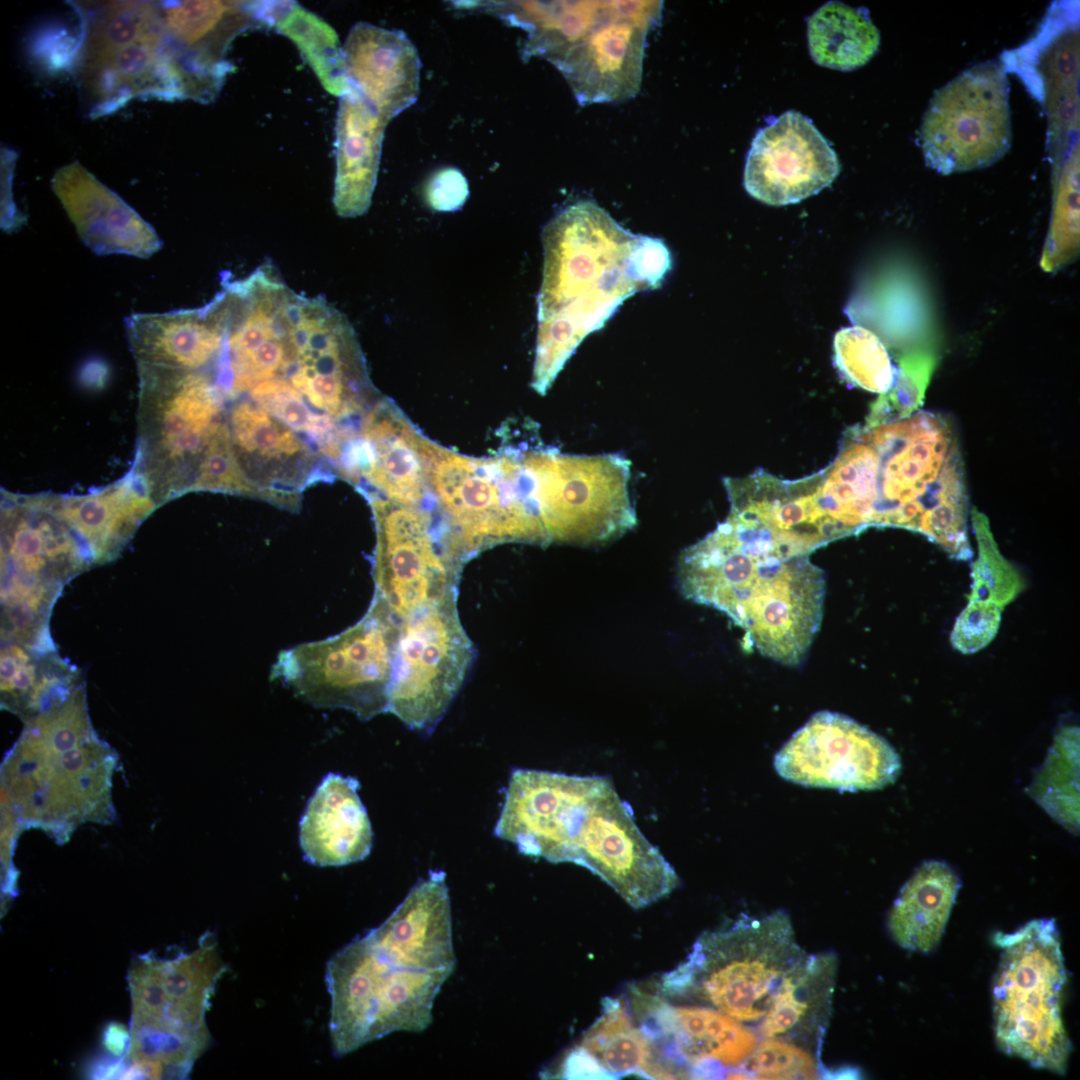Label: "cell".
<instances>
[{"mask_svg": "<svg viewBox=\"0 0 1080 1080\" xmlns=\"http://www.w3.org/2000/svg\"><path fill=\"white\" fill-rule=\"evenodd\" d=\"M453 972L398 966L363 935L352 940L326 964L334 1055L345 1056L396 1031L425 1030L434 1000Z\"/></svg>", "mask_w": 1080, "mask_h": 1080, "instance_id": "11", "label": "cell"}, {"mask_svg": "<svg viewBox=\"0 0 1080 1080\" xmlns=\"http://www.w3.org/2000/svg\"><path fill=\"white\" fill-rule=\"evenodd\" d=\"M994 942L1001 948L992 981L998 1048L1064 1075L1072 1044L1062 1019L1067 973L1055 921L1034 919L1014 932L996 933Z\"/></svg>", "mask_w": 1080, "mask_h": 1080, "instance_id": "9", "label": "cell"}, {"mask_svg": "<svg viewBox=\"0 0 1080 1080\" xmlns=\"http://www.w3.org/2000/svg\"><path fill=\"white\" fill-rule=\"evenodd\" d=\"M138 443L133 469L163 503L190 491L202 453L225 420L210 371L137 364Z\"/></svg>", "mask_w": 1080, "mask_h": 1080, "instance_id": "12", "label": "cell"}, {"mask_svg": "<svg viewBox=\"0 0 1080 1080\" xmlns=\"http://www.w3.org/2000/svg\"><path fill=\"white\" fill-rule=\"evenodd\" d=\"M51 185L78 236L95 254L147 259L162 248L155 229L79 162L59 168Z\"/></svg>", "mask_w": 1080, "mask_h": 1080, "instance_id": "25", "label": "cell"}, {"mask_svg": "<svg viewBox=\"0 0 1080 1080\" xmlns=\"http://www.w3.org/2000/svg\"><path fill=\"white\" fill-rule=\"evenodd\" d=\"M376 531L374 596L398 620L417 609L457 596L463 563L454 554L435 514L379 497L369 499Z\"/></svg>", "mask_w": 1080, "mask_h": 1080, "instance_id": "18", "label": "cell"}, {"mask_svg": "<svg viewBox=\"0 0 1080 1080\" xmlns=\"http://www.w3.org/2000/svg\"><path fill=\"white\" fill-rule=\"evenodd\" d=\"M590 1057L606 1078L641 1075L649 1078L683 1077L656 1040L637 1025L624 1000L607 997L602 1012L576 1047Z\"/></svg>", "mask_w": 1080, "mask_h": 1080, "instance_id": "34", "label": "cell"}, {"mask_svg": "<svg viewBox=\"0 0 1080 1080\" xmlns=\"http://www.w3.org/2000/svg\"><path fill=\"white\" fill-rule=\"evenodd\" d=\"M1001 621V609L993 601L970 600L958 615L950 634L952 646L963 654H972L988 645Z\"/></svg>", "mask_w": 1080, "mask_h": 1080, "instance_id": "44", "label": "cell"}, {"mask_svg": "<svg viewBox=\"0 0 1080 1080\" xmlns=\"http://www.w3.org/2000/svg\"><path fill=\"white\" fill-rule=\"evenodd\" d=\"M136 364L186 371H211L223 344L222 301L165 313H135L125 319Z\"/></svg>", "mask_w": 1080, "mask_h": 1080, "instance_id": "28", "label": "cell"}, {"mask_svg": "<svg viewBox=\"0 0 1080 1080\" xmlns=\"http://www.w3.org/2000/svg\"><path fill=\"white\" fill-rule=\"evenodd\" d=\"M840 169L836 152L812 120L789 110L753 138L744 187L767 205L795 204L830 186Z\"/></svg>", "mask_w": 1080, "mask_h": 1080, "instance_id": "21", "label": "cell"}, {"mask_svg": "<svg viewBox=\"0 0 1080 1080\" xmlns=\"http://www.w3.org/2000/svg\"><path fill=\"white\" fill-rule=\"evenodd\" d=\"M353 777L327 774L300 820L299 842L312 865L344 866L365 859L372 848L371 824Z\"/></svg>", "mask_w": 1080, "mask_h": 1080, "instance_id": "30", "label": "cell"}, {"mask_svg": "<svg viewBox=\"0 0 1080 1080\" xmlns=\"http://www.w3.org/2000/svg\"><path fill=\"white\" fill-rule=\"evenodd\" d=\"M428 205L440 212L459 210L469 196V187L463 173L454 167L435 172L425 185Z\"/></svg>", "mask_w": 1080, "mask_h": 1080, "instance_id": "45", "label": "cell"}, {"mask_svg": "<svg viewBox=\"0 0 1080 1080\" xmlns=\"http://www.w3.org/2000/svg\"><path fill=\"white\" fill-rule=\"evenodd\" d=\"M387 124L352 88L340 97L335 124L333 193L334 208L339 216L352 218L368 211Z\"/></svg>", "mask_w": 1080, "mask_h": 1080, "instance_id": "31", "label": "cell"}, {"mask_svg": "<svg viewBox=\"0 0 1080 1080\" xmlns=\"http://www.w3.org/2000/svg\"><path fill=\"white\" fill-rule=\"evenodd\" d=\"M91 566L53 493L1 490L2 639L34 644L48 636L50 612L63 586Z\"/></svg>", "mask_w": 1080, "mask_h": 1080, "instance_id": "10", "label": "cell"}, {"mask_svg": "<svg viewBox=\"0 0 1080 1080\" xmlns=\"http://www.w3.org/2000/svg\"><path fill=\"white\" fill-rule=\"evenodd\" d=\"M961 880L944 861L923 862L901 888L887 919L892 939L912 952L929 953L940 943Z\"/></svg>", "mask_w": 1080, "mask_h": 1080, "instance_id": "33", "label": "cell"}, {"mask_svg": "<svg viewBox=\"0 0 1080 1080\" xmlns=\"http://www.w3.org/2000/svg\"><path fill=\"white\" fill-rule=\"evenodd\" d=\"M833 345L834 363L845 381L870 392L890 389L893 367L876 335L860 326L846 327L835 334Z\"/></svg>", "mask_w": 1080, "mask_h": 1080, "instance_id": "40", "label": "cell"}, {"mask_svg": "<svg viewBox=\"0 0 1080 1080\" xmlns=\"http://www.w3.org/2000/svg\"><path fill=\"white\" fill-rule=\"evenodd\" d=\"M80 31L69 67L87 116L136 98L186 100L159 1H73Z\"/></svg>", "mask_w": 1080, "mask_h": 1080, "instance_id": "6", "label": "cell"}, {"mask_svg": "<svg viewBox=\"0 0 1080 1080\" xmlns=\"http://www.w3.org/2000/svg\"><path fill=\"white\" fill-rule=\"evenodd\" d=\"M231 440L240 463L245 459L265 466L303 459L308 450L290 428L253 403L240 401L229 415Z\"/></svg>", "mask_w": 1080, "mask_h": 1080, "instance_id": "39", "label": "cell"}, {"mask_svg": "<svg viewBox=\"0 0 1080 1080\" xmlns=\"http://www.w3.org/2000/svg\"><path fill=\"white\" fill-rule=\"evenodd\" d=\"M423 437L390 400L379 399L364 417L360 436L342 450L343 470L350 479L365 477L383 499L421 505L429 491Z\"/></svg>", "mask_w": 1080, "mask_h": 1080, "instance_id": "24", "label": "cell"}, {"mask_svg": "<svg viewBox=\"0 0 1080 1080\" xmlns=\"http://www.w3.org/2000/svg\"><path fill=\"white\" fill-rule=\"evenodd\" d=\"M836 971L833 953L805 954L782 979L762 1018L761 1035L819 1041L829 1020Z\"/></svg>", "mask_w": 1080, "mask_h": 1080, "instance_id": "32", "label": "cell"}, {"mask_svg": "<svg viewBox=\"0 0 1080 1080\" xmlns=\"http://www.w3.org/2000/svg\"><path fill=\"white\" fill-rule=\"evenodd\" d=\"M254 495L258 487L244 471L234 449L228 423L224 420L207 443L190 488Z\"/></svg>", "mask_w": 1080, "mask_h": 1080, "instance_id": "42", "label": "cell"}, {"mask_svg": "<svg viewBox=\"0 0 1080 1080\" xmlns=\"http://www.w3.org/2000/svg\"><path fill=\"white\" fill-rule=\"evenodd\" d=\"M475 658L458 615L457 596L399 620L388 712L431 732L460 691Z\"/></svg>", "mask_w": 1080, "mask_h": 1080, "instance_id": "16", "label": "cell"}, {"mask_svg": "<svg viewBox=\"0 0 1080 1080\" xmlns=\"http://www.w3.org/2000/svg\"><path fill=\"white\" fill-rule=\"evenodd\" d=\"M17 154L12 149L1 148V220L2 228L12 229L20 224L19 214L16 212L11 196L12 175Z\"/></svg>", "mask_w": 1080, "mask_h": 1080, "instance_id": "46", "label": "cell"}, {"mask_svg": "<svg viewBox=\"0 0 1080 1080\" xmlns=\"http://www.w3.org/2000/svg\"><path fill=\"white\" fill-rule=\"evenodd\" d=\"M804 955L784 912L744 915L700 935L688 956L663 975L659 993L702 1002L740 1022L757 1021Z\"/></svg>", "mask_w": 1080, "mask_h": 1080, "instance_id": "8", "label": "cell"}, {"mask_svg": "<svg viewBox=\"0 0 1080 1080\" xmlns=\"http://www.w3.org/2000/svg\"><path fill=\"white\" fill-rule=\"evenodd\" d=\"M398 636L399 620L373 596L352 627L281 651L271 679L316 707L342 708L369 720L388 712Z\"/></svg>", "mask_w": 1080, "mask_h": 1080, "instance_id": "13", "label": "cell"}, {"mask_svg": "<svg viewBox=\"0 0 1080 1080\" xmlns=\"http://www.w3.org/2000/svg\"><path fill=\"white\" fill-rule=\"evenodd\" d=\"M811 58L820 66L852 71L867 64L880 46V33L867 10L829 1L807 22Z\"/></svg>", "mask_w": 1080, "mask_h": 1080, "instance_id": "36", "label": "cell"}, {"mask_svg": "<svg viewBox=\"0 0 1080 1080\" xmlns=\"http://www.w3.org/2000/svg\"><path fill=\"white\" fill-rule=\"evenodd\" d=\"M138 964L130 973L133 1044L158 1058L203 1053L210 1041L206 1012L226 970L213 935L189 953Z\"/></svg>", "mask_w": 1080, "mask_h": 1080, "instance_id": "15", "label": "cell"}, {"mask_svg": "<svg viewBox=\"0 0 1080 1080\" xmlns=\"http://www.w3.org/2000/svg\"><path fill=\"white\" fill-rule=\"evenodd\" d=\"M291 374L255 385L249 391L251 401L293 431L306 432L321 440L327 438V452L333 453L337 449V445L329 439L334 431L333 420L329 416L314 414L307 399L293 385Z\"/></svg>", "mask_w": 1080, "mask_h": 1080, "instance_id": "41", "label": "cell"}, {"mask_svg": "<svg viewBox=\"0 0 1080 1080\" xmlns=\"http://www.w3.org/2000/svg\"><path fill=\"white\" fill-rule=\"evenodd\" d=\"M422 455L436 514L463 563L497 544H550L524 450L477 459L424 436Z\"/></svg>", "mask_w": 1080, "mask_h": 1080, "instance_id": "7", "label": "cell"}, {"mask_svg": "<svg viewBox=\"0 0 1080 1080\" xmlns=\"http://www.w3.org/2000/svg\"><path fill=\"white\" fill-rule=\"evenodd\" d=\"M637 998L643 1007L642 1027L684 1077L726 1078L759 1043L751 1029L716 1009Z\"/></svg>", "mask_w": 1080, "mask_h": 1080, "instance_id": "23", "label": "cell"}, {"mask_svg": "<svg viewBox=\"0 0 1080 1080\" xmlns=\"http://www.w3.org/2000/svg\"><path fill=\"white\" fill-rule=\"evenodd\" d=\"M536 480V499L550 543L595 545L636 525L628 493L631 462L618 454L571 455L525 449Z\"/></svg>", "mask_w": 1080, "mask_h": 1080, "instance_id": "14", "label": "cell"}, {"mask_svg": "<svg viewBox=\"0 0 1080 1080\" xmlns=\"http://www.w3.org/2000/svg\"><path fill=\"white\" fill-rule=\"evenodd\" d=\"M661 9L660 1H602L592 22L550 61L581 105L637 94L646 36Z\"/></svg>", "mask_w": 1080, "mask_h": 1080, "instance_id": "19", "label": "cell"}, {"mask_svg": "<svg viewBox=\"0 0 1080 1080\" xmlns=\"http://www.w3.org/2000/svg\"><path fill=\"white\" fill-rule=\"evenodd\" d=\"M919 143L941 174L990 166L1011 145L1009 85L1004 69L984 62L938 89L924 113Z\"/></svg>", "mask_w": 1080, "mask_h": 1080, "instance_id": "17", "label": "cell"}, {"mask_svg": "<svg viewBox=\"0 0 1080 1080\" xmlns=\"http://www.w3.org/2000/svg\"><path fill=\"white\" fill-rule=\"evenodd\" d=\"M1079 731L1066 727L1056 735L1029 795L1073 833L1079 826Z\"/></svg>", "mask_w": 1080, "mask_h": 1080, "instance_id": "38", "label": "cell"}, {"mask_svg": "<svg viewBox=\"0 0 1080 1080\" xmlns=\"http://www.w3.org/2000/svg\"><path fill=\"white\" fill-rule=\"evenodd\" d=\"M542 241L531 386L545 395L589 333L630 295L660 284L671 257L661 240L630 233L594 201L559 212L543 228Z\"/></svg>", "mask_w": 1080, "mask_h": 1080, "instance_id": "4", "label": "cell"}, {"mask_svg": "<svg viewBox=\"0 0 1080 1080\" xmlns=\"http://www.w3.org/2000/svg\"><path fill=\"white\" fill-rule=\"evenodd\" d=\"M799 491L824 544L870 525L895 526L925 534L957 558L971 555L958 442L934 413L850 428L835 460L800 479Z\"/></svg>", "mask_w": 1080, "mask_h": 1080, "instance_id": "1", "label": "cell"}, {"mask_svg": "<svg viewBox=\"0 0 1080 1080\" xmlns=\"http://www.w3.org/2000/svg\"><path fill=\"white\" fill-rule=\"evenodd\" d=\"M821 1076L812 1055L787 1040L767 1037L726 1078L817 1079Z\"/></svg>", "mask_w": 1080, "mask_h": 1080, "instance_id": "43", "label": "cell"}, {"mask_svg": "<svg viewBox=\"0 0 1080 1080\" xmlns=\"http://www.w3.org/2000/svg\"><path fill=\"white\" fill-rule=\"evenodd\" d=\"M677 584L686 599L723 612L749 646L780 664H800L822 622L824 572L755 520L729 514L687 547Z\"/></svg>", "mask_w": 1080, "mask_h": 1080, "instance_id": "3", "label": "cell"}, {"mask_svg": "<svg viewBox=\"0 0 1080 1080\" xmlns=\"http://www.w3.org/2000/svg\"><path fill=\"white\" fill-rule=\"evenodd\" d=\"M23 722L1 765V801L20 830L39 828L64 843L84 822H113L118 757L93 729L84 683Z\"/></svg>", "mask_w": 1080, "mask_h": 1080, "instance_id": "5", "label": "cell"}, {"mask_svg": "<svg viewBox=\"0 0 1080 1080\" xmlns=\"http://www.w3.org/2000/svg\"><path fill=\"white\" fill-rule=\"evenodd\" d=\"M350 87L389 122L413 105L420 92V58L400 30L357 22L342 47Z\"/></svg>", "mask_w": 1080, "mask_h": 1080, "instance_id": "27", "label": "cell"}, {"mask_svg": "<svg viewBox=\"0 0 1080 1080\" xmlns=\"http://www.w3.org/2000/svg\"><path fill=\"white\" fill-rule=\"evenodd\" d=\"M0 670L1 706L23 721L83 683L77 668L56 651L42 652L14 642L2 643Z\"/></svg>", "mask_w": 1080, "mask_h": 1080, "instance_id": "35", "label": "cell"}, {"mask_svg": "<svg viewBox=\"0 0 1080 1080\" xmlns=\"http://www.w3.org/2000/svg\"><path fill=\"white\" fill-rule=\"evenodd\" d=\"M268 1H159L166 36L182 69L190 100L215 99L233 69L232 41L252 28H271Z\"/></svg>", "mask_w": 1080, "mask_h": 1080, "instance_id": "22", "label": "cell"}, {"mask_svg": "<svg viewBox=\"0 0 1080 1080\" xmlns=\"http://www.w3.org/2000/svg\"><path fill=\"white\" fill-rule=\"evenodd\" d=\"M363 936L395 965L454 970L456 957L445 873L432 871L420 879L390 916Z\"/></svg>", "mask_w": 1080, "mask_h": 1080, "instance_id": "26", "label": "cell"}, {"mask_svg": "<svg viewBox=\"0 0 1080 1080\" xmlns=\"http://www.w3.org/2000/svg\"><path fill=\"white\" fill-rule=\"evenodd\" d=\"M774 767L796 784L855 792L894 783L901 761L895 749L867 727L846 715L820 711L778 751Z\"/></svg>", "mask_w": 1080, "mask_h": 1080, "instance_id": "20", "label": "cell"}, {"mask_svg": "<svg viewBox=\"0 0 1080 1080\" xmlns=\"http://www.w3.org/2000/svg\"><path fill=\"white\" fill-rule=\"evenodd\" d=\"M58 512L87 549L92 564L115 560L140 524L158 507L133 469L117 481L80 495L54 494Z\"/></svg>", "mask_w": 1080, "mask_h": 1080, "instance_id": "29", "label": "cell"}, {"mask_svg": "<svg viewBox=\"0 0 1080 1080\" xmlns=\"http://www.w3.org/2000/svg\"><path fill=\"white\" fill-rule=\"evenodd\" d=\"M273 27L295 43L329 93L341 97L351 90L342 47L325 21L295 2L282 1L277 3Z\"/></svg>", "mask_w": 1080, "mask_h": 1080, "instance_id": "37", "label": "cell"}, {"mask_svg": "<svg viewBox=\"0 0 1080 1080\" xmlns=\"http://www.w3.org/2000/svg\"><path fill=\"white\" fill-rule=\"evenodd\" d=\"M821 1076H827L826 1078L835 1079H857L861 1077V1072L858 1068H838L834 1070L821 1071Z\"/></svg>", "mask_w": 1080, "mask_h": 1080, "instance_id": "47", "label": "cell"}, {"mask_svg": "<svg viewBox=\"0 0 1080 1080\" xmlns=\"http://www.w3.org/2000/svg\"><path fill=\"white\" fill-rule=\"evenodd\" d=\"M494 834L525 855L587 868L635 909L679 884L605 776L514 769Z\"/></svg>", "mask_w": 1080, "mask_h": 1080, "instance_id": "2", "label": "cell"}]
</instances>
